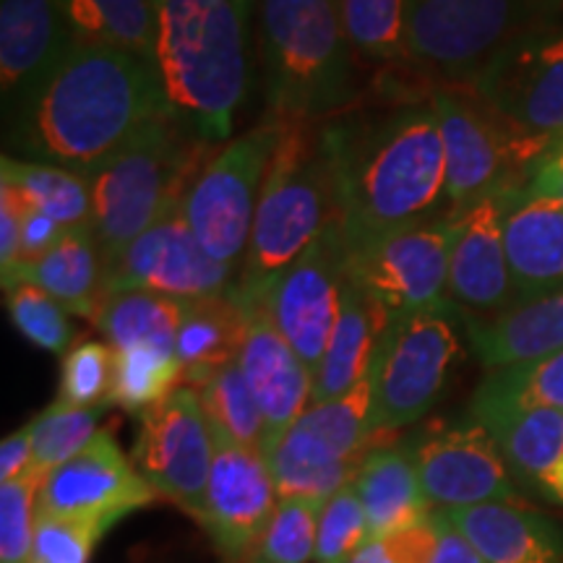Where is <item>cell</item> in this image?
Wrapping results in <instances>:
<instances>
[{"label":"cell","mask_w":563,"mask_h":563,"mask_svg":"<svg viewBox=\"0 0 563 563\" xmlns=\"http://www.w3.org/2000/svg\"><path fill=\"white\" fill-rule=\"evenodd\" d=\"M344 241L452 220L433 100L350 115L321 129Z\"/></svg>","instance_id":"6da1fadb"},{"label":"cell","mask_w":563,"mask_h":563,"mask_svg":"<svg viewBox=\"0 0 563 563\" xmlns=\"http://www.w3.org/2000/svg\"><path fill=\"white\" fill-rule=\"evenodd\" d=\"M162 115L173 112L152 63L76 42L5 136L24 159L89 175Z\"/></svg>","instance_id":"7a4b0ae2"},{"label":"cell","mask_w":563,"mask_h":563,"mask_svg":"<svg viewBox=\"0 0 563 563\" xmlns=\"http://www.w3.org/2000/svg\"><path fill=\"white\" fill-rule=\"evenodd\" d=\"M154 68L183 129L222 144L249 89L256 0H152Z\"/></svg>","instance_id":"3957f363"},{"label":"cell","mask_w":563,"mask_h":563,"mask_svg":"<svg viewBox=\"0 0 563 563\" xmlns=\"http://www.w3.org/2000/svg\"><path fill=\"white\" fill-rule=\"evenodd\" d=\"M256 26L272 115L323 121L347 108L355 51L340 0H256Z\"/></svg>","instance_id":"277c9868"},{"label":"cell","mask_w":563,"mask_h":563,"mask_svg":"<svg viewBox=\"0 0 563 563\" xmlns=\"http://www.w3.org/2000/svg\"><path fill=\"white\" fill-rule=\"evenodd\" d=\"M311 123L282 118V136L266 173L235 292L262 298L266 287L334 222L332 175L321 131H313Z\"/></svg>","instance_id":"5b68a950"},{"label":"cell","mask_w":563,"mask_h":563,"mask_svg":"<svg viewBox=\"0 0 563 563\" xmlns=\"http://www.w3.org/2000/svg\"><path fill=\"white\" fill-rule=\"evenodd\" d=\"M203 144L175 121L162 115L146 123L115 157L87 175L91 188V230L102 251V266L125 245L180 203L196 175Z\"/></svg>","instance_id":"8992f818"},{"label":"cell","mask_w":563,"mask_h":563,"mask_svg":"<svg viewBox=\"0 0 563 563\" xmlns=\"http://www.w3.org/2000/svg\"><path fill=\"white\" fill-rule=\"evenodd\" d=\"M378 439L371 376L342 397L311 405L264 452L279 498L329 501L355 481Z\"/></svg>","instance_id":"52a82bcc"},{"label":"cell","mask_w":563,"mask_h":563,"mask_svg":"<svg viewBox=\"0 0 563 563\" xmlns=\"http://www.w3.org/2000/svg\"><path fill=\"white\" fill-rule=\"evenodd\" d=\"M555 0H410V63L473 84L493 55L555 16Z\"/></svg>","instance_id":"ba28073f"},{"label":"cell","mask_w":563,"mask_h":563,"mask_svg":"<svg viewBox=\"0 0 563 563\" xmlns=\"http://www.w3.org/2000/svg\"><path fill=\"white\" fill-rule=\"evenodd\" d=\"M282 136V118L272 115L243 136L228 141L183 196V214L211 258L241 274L266 173Z\"/></svg>","instance_id":"9c48e42d"},{"label":"cell","mask_w":563,"mask_h":563,"mask_svg":"<svg viewBox=\"0 0 563 563\" xmlns=\"http://www.w3.org/2000/svg\"><path fill=\"white\" fill-rule=\"evenodd\" d=\"M456 308L391 319L373 357V431L389 435L418 422L446 389L462 355Z\"/></svg>","instance_id":"30bf717a"},{"label":"cell","mask_w":563,"mask_h":563,"mask_svg":"<svg viewBox=\"0 0 563 563\" xmlns=\"http://www.w3.org/2000/svg\"><path fill=\"white\" fill-rule=\"evenodd\" d=\"M439 115L452 220L493 188H527L543 152L511 131L470 84H443L431 95Z\"/></svg>","instance_id":"8fae6325"},{"label":"cell","mask_w":563,"mask_h":563,"mask_svg":"<svg viewBox=\"0 0 563 563\" xmlns=\"http://www.w3.org/2000/svg\"><path fill=\"white\" fill-rule=\"evenodd\" d=\"M454 220L412 224L347 243V277L391 319L454 308L449 251Z\"/></svg>","instance_id":"7c38bea8"},{"label":"cell","mask_w":563,"mask_h":563,"mask_svg":"<svg viewBox=\"0 0 563 563\" xmlns=\"http://www.w3.org/2000/svg\"><path fill=\"white\" fill-rule=\"evenodd\" d=\"M475 95L525 141L563 136V24L548 21L517 37L470 84Z\"/></svg>","instance_id":"4fadbf2b"},{"label":"cell","mask_w":563,"mask_h":563,"mask_svg":"<svg viewBox=\"0 0 563 563\" xmlns=\"http://www.w3.org/2000/svg\"><path fill=\"white\" fill-rule=\"evenodd\" d=\"M214 460V433L203 412L199 391L178 386L162 402L139 415L133 464L154 493L196 522L203 519L207 485Z\"/></svg>","instance_id":"5bb4252c"},{"label":"cell","mask_w":563,"mask_h":563,"mask_svg":"<svg viewBox=\"0 0 563 563\" xmlns=\"http://www.w3.org/2000/svg\"><path fill=\"white\" fill-rule=\"evenodd\" d=\"M238 272L211 258L173 203L150 230L102 266V292H154L175 300H203L235 287Z\"/></svg>","instance_id":"9a60e30c"},{"label":"cell","mask_w":563,"mask_h":563,"mask_svg":"<svg viewBox=\"0 0 563 563\" xmlns=\"http://www.w3.org/2000/svg\"><path fill=\"white\" fill-rule=\"evenodd\" d=\"M347 279V243L336 220L262 295L274 327L308 368L319 371L340 316Z\"/></svg>","instance_id":"2e32d148"},{"label":"cell","mask_w":563,"mask_h":563,"mask_svg":"<svg viewBox=\"0 0 563 563\" xmlns=\"http://www.w3.org/2000/svg\"><path fill=\"white\" fill-rule=\"evenodd\" d=\"M214 433V460L203 506V530L228 561H251L279 504L269 460L262 449Z\"/></svg>","instance_id":"e0dca14e"},{"label":"cell","mask_w":563,"mask_h":563,"mask_svg":"<svg viewBox=\"0 0 563 563\" xmlns=\"http://www.w3.org/2000/svg\"><path fill=\"white\" fill-rule=\"evenodd\" d=\"M422 493L433 509L517 501L509 462L475 418L431 428L412 441Z\"/></svg>","instance_id":"ac0fdd59"},{"label":"cell","mask_w":563,"mask_h":563,"mask_svg":"<svg viewBox=\"0 0 563 563\" xmlns=\"http://www.w3.org/2000/svg\"><path fill=\"white\" fill-rule=\"evenodd\" d=\"M525 188L501 186L454 217L449 251V300L456 311L490 319L519 302L504 243V220Z\"/></svg>","instance_id":"d6986e66"},{"label":"cell","mask_w":563,"mask_h":563,"mask_svg":"<svg viewBox=\"0 0 563 563\" xmlns=\"http://www.w3.org/2000/svg\"><path fill=\"white\" fill-rule=\"evenodd\" d=\"M157 493L136 464L121 452L108 431H100L79 454L42 481L37 514L95 519L115 527L131 511L150 506Z\"/></svg>","instance_id":"ffe728a7"},{"label":"cell","mask_w":563,"mask_h":563,"mask_svg":"<svg viewBox=\"0 0 563 563\" xmlns=\"http://www.w3.org/2000/svg\"><path fill=\"white\" fill-rule=\"evenodd\" d=\"M76 45L58 0H0V89L5 123L53 79Z\"/></svg>","instance_id":"44dd1931"},{"label":"cell","mask_w":563,"mask_h":563,"mask_svg":"<svg viewBox=\"0 0 563 563\" xmlns=\"http://www.w3.org/2000/svg\"><path fill=\"white\" fill-rule=\"evenodd\" d=\"M235 290V287H232ZM243 306L245 332L238 352L245 382L266 422V449L311 407L313 371L300 361L292 344L274 327L264 298L235 292Z\"/></svg>","instance_id":"7402d4cb"},{"label":"cell","mask_w":563,"mask_h":563,"mask_svg":"<svg viewBox=\"0 0 563 563\" xmlns=\"http://www.w3.org/2000/svg\"><path fill=\"white\" fill-rule=\"evenodd\" d=\"M506 258L519 302L563 287V201L519 191L504 220Z\"/></svg>","instance_id":"603a6c76"},{"label":"cell","mask_w":563,"mask_h":563,"mask_svg":"<svg viewBox=\"0 0 563 563\" xmlns=\"http://www.w3.org/2000/svg\"><path fill=\"white\" fill-rule=\"evenodd\" d=\"M485 563H563V532L517 501L439 509Z\"/></svg>","instance_id":"cb8c5ba5"},{"label":"cell","mask_w":563,"mask_h":563,"mask_svg":"<svg viewBox=\"0 0 563 563\" xmlns=\"http://www.w3.org/2000/svg\"><path fill=\"white\" fill-rule=\"evenodd\" d=\"M473 350L488 371L540 361L563 350V287L543 298L517 302L509 311L464 319Z\"/></svg>","instance_id":"d4e9b609"},{"label":"cell","mask_w":563,"mask_h":563,"mask_svg":"<svg viewBox=\"0 0 563 563\" xmlns=\"http://www.w3.org/2000/svg\"><path fill=\"white\" fill-rule=\"evenodd\" d=\"M371 525V540H386L412 530L435 511L422 493L412 441L376 446L352 481Z\"/></svg>","instance_id":"484cf974"},{"label":"cell","mask_w":563,"mask_h":563,"mask_svg":"<svg viewBox=\"0 0 563 563\" xmlns=\"http://www.w3.org/2000/svg\"><path fill=\"white\" fill-rule=\"evenodd\" d=\"M386 327H389V316L350 277L344 279L340 316L313 376L311 405L342 397L371 376L373 357H376Z\"/></svg>","instance_id":"4316f807"},{"label":"cell","mask_w":563,"mask_h":563,"mask_svg":"<svg viewBox=\"0 0 563 563\" xmlns=\"http://www.w3.org/2000/svg\"><path fill=\"white\" fill-rule=\"evenodd\" d=\"M19 282H30L66 308L68 313L97 319L104 292H102V251L97 243L91 224L68 228L63 238L37 262L19 266L13 274L11 290Z\"/></svg>","instance_id":"83f0119b"},{"label":"cell","mask_w":563,"mask_h":563,"mask_svg":"<svg viewBox=\"0 0 563 563\" xmlns=\"http://www.w3.org/2000/svg\"><path fill=\"white\" fill-rule=\"evenodd\" d=\"M243 332L245 316L235 290L188 302L175 340L183 386L201 389L217 371L235 363Z\"/></svg>","instance_id":"f1b7e54d"},{"label":"cell","mask_w":563,"mask_h":563,"mask_svg":"<svg viewBox=\"0 0 563 563\" xmlns=\"http://www.w3.org/2000/svg\"><path fill=\"white\" fill-rule=\"evenodd\" d=\"M475 420L488 428L514 473L543 490L563 462V415L548 407H527L485 412Z\"/></svg>","instance_id":"f546056e"},{"label":"cell","mask_w":563,"mask_h":563,"mask_svg":"<svg viewBox=\"0 0 563 563\" xmlns=\"http://www.w3.org/2000/svg\"><path fill=\"white\" fill-rule=\"evenodd\" d=\"M188 300L165 298V295L118 292L102 300L95 323L115 352L133 347L175 352Z\"/></svg>","instance_id":"4dcf8cb0"},{"label":"cell","mask_w":563,"mask_h":563,"mask_svg":"<svg viewBox=\"0 0 563 563\" xmlns=\"http://www.w3.org/2000/svg\"><path fill=\"white\" fill-rule=\"evenodd\" d=\"M58 3L76 42L118 47L154 66L152 0H58Z\"/></svg>","instance_id":"1f68e13d"},{"label":"cell","mask_w":563,"mask_h":563,"mask_svg":"<svg viewBox=\"0 0 563 563\" xmlns=\"http://www.w3.org/2000/svg\"><path fill=\"white\" fill-rule=\"evenodd\" d=\"M0 183L11 188L24 207L42 211L60 228L68 230L91 222V188L87 175L3 154Z\"/></svg>","instance_id":"d6a6232c"},{"label":"cell","mask_w":563,"mask_h":563,"mask_svg":"<svg viewBox=\"0 0 563 563\" xmlns=\"http://www.w3.org/2000/svg\"><path fill=\"white\" fill-rule=\"evenodd\" d=\"M527 407L563 412V350L540 361L490 371L470 402V418Z\"/></svg>","instance_id":"836d02e7"},{"label":"cell","mask_w":563,"mask_h":563,"mask_svg":"<svg viewBox=\"0 0 563 563\" xmlns=\"http://www.w3.org/2000/svg\"><path fill=\"white\" fill-rule=\"evenodd\" d=\"M352 51L376 66L410 63L407 16L410 0H340Z\"/></svg>","instance_id":"e575fe53"},{"label":"cell","mask_w":563,"mask_h":563,"mask_svg":"<svg viewBox=\"0 0 563 563\" xmlns=\"http://www.w3.org/2000/svg\"><path fill=\"white\" fill-rule=\"evenodd\" d=\"M199 399L203 412H207L209 426L220 428L230 439L245 443V446L262 449L266 446V422L258 410L256 397H253L249 382H245L241 365L230 363L217 371L207 384L201 386Z\"/></svg>","instance_id":"d590c367"},{"label":"cell","mask_w":563,"mask_h":563,"mask_svg":"<svg viewBox=\"0 0 563 563\" xmlns=\"http://www.w3.org/2000/svg\"><path fill=\"white\" fill-rule=\"evenodd\" d=\"M115 386L112 405L133 415L146 412L167 394L183 386V368L178 352H162L154 347H133L115 352Z\"/></svg>","instance_id":"8d00e7d4"},{"label":"cell","mask_w":563,"mask_h":563,"mask_svg":"<svg viewBox=\"0 0 563 563\" xmlns=\"http://www.w3.org/2000/svg\"><path fill=\"white\" fill-rule=\"evenodd\" d=\"M108 407H70L55 399L45 412L30 422L34 464L32 475L45 481L55 467L68 462L95 439L102 412Z\"/></svg>","instance_id":"74e56055"},{"label":"cell","mask_w":563,"mask_h":563,"mask_svg":"<svg viewBox=\"0 0 563 563\" xmlns=\"http://www.w3.org/2000/svg\"><path fill=\"white\" fill-rule=\"evenodd\" d=\"M323 504L327 501H319V498H279L253 559L262 563L313 561Z\"/></svg>","instance_id":"f35d334b"},{"label":"cell","mask_w":563,"mask_h":563,"mask_svg":"<svg viewBox=\"0 0 563 563\" xmlns=\"http://www.w3.org/2000/svg\"><path fill=\"white\" fill-rule=\"evenodd\" d=\"M5 308L16 327V332L30 340L34 347L66 355L74 347V327L68 321V311L53 295H47L30 282H19L5 290Z\"/></svg>","instance_id":"ab89813d"},{"label":"cell","mask_w":563,"mask_h":563,"mask_svg":"<svg viewBox=\"0 0 563 563\" xmlns=\"http://www.w3.org/2000/svg\"><path fill=\"white\" fill-rule=\"evenodd\" d=\"M115 350L108 342H79L63 355L58 402L70 407H110L115 386Z\"/></svg>","instance_id":"60d3db41"},{"label":"cell","mask_w":563,"mask_h":563,"mask_svg":"<svg viewBox=\"0 0 563 563\" xmlns=\"http://www.w3.org/2000/svg\"><path fill=\"white\" fill-rule=\"evenodd\" d=\"M371 540V525L355 485H344L321 509L316 563H347Z\"/></svg>","instance_id":"b9f144b4"},{"label":"cell","mask_w":563,"mask_h":563,"mask_svg":"<svg viewBox=\"0 0 563 563\" xmlns=\"http://www.w3.org/2000/svg\"><path fill=\"white\" fill-rule=\"evenodd\" d=\"M40 488L34 475L0 483V563H32Z\"/></svg>","instance_id":"7bdbcfd3"},{"label":"cell","mask_w":563,"mask_h":563,"mask_svg":"<svg viewBox=\"0 0 563 563\" xmlns=\"http://www.w3.org/2000/svg\"><path fill=\"white\" fill-rule=\"evenodd\" d=\"M110 530L108 522L37 514L32 563H89L91 551Z\"/></svg>","instance_id":"ee69618b"},{"label":"cell","mask_w":563,"mask_h":563,"mask_svg":"<svg viewBox=\"0 0 563 563\" xmlns=\"http://www.w3.org/2000/svg\"><path fill=\"white\" fill-rule=\"evenodd\" d=\"M21 214L24 203L5 183H0V279L3 290L11 285L21 258Z\"/></svg>","instance_id":"f6af8a7d"},{"label":"cell","mask_w":563,"mask_h":563,"mask_svg":"<svg viewBox=\"0 0 563 563\" xmlns=\"http://www.w3.org/2000/svg\"><path fill=\"white\" fill-rule=\"evenodd\" d=\"M63 232H66V228H60V224L51 220L47 214H42V211H37V209L24 207V214H21V258H19V266H26V264L37 262V258L45 256V253L60 241Z\"/></svg>","instance_id":"bcb514c9"},{"label":"cell","mask_w":563,"mask_h":563,"mask_svg":"<svg viewBox=\"0 0 563 563\" xmlns=\"http://www.w3.org/2000/svg\"><path fill=\"white\" fill-rule=\"evenodd\" d=\"M525 191L563 201V136L551 141L548 150L534 162Z\"/></svg>","instance_id":"7dc6e473"},{"label":"cell","mask_w":563,"mask_h":563,"mask_svg":"<svg viewBox=\"0 0 563 563\" xmlns=\"http://www.w3.org/2000/svg\"><path fill=\"white\" fill-rule=\"evenodd\" d=\"M433 525H435V545L428 563H485L483 555L475 551L464 534L449 522L443 514L433 511Z\"/></svg>","instance_id":"c3c4849f"},{"label":"cell","mask_w":563,"mask_h":563,"mask_svg":"<svg viewBox=\"0 0 563 563\" xmlns=\"http://www.w3.org/2000/svg\"><path fill=\"white\" fill-rule=\"evenodd\" d=\"M34 464V446H32V428L26 422L16 433L5 435L0 443V483L21 481L32 475Z\"/></svg>","instance_id":"681fc988"},{"label":"cell","mask_w":563,"mask_h":563,"mask_svg":"<svg viewBox=\"0 0 563 563\" xmlns=\"http://www.w3.org/2000/svg\"><path fill=\"white\" fill-rule=\"evenodd\" d=\"M347 563H397L384 540H368Z\"/></svg>","instance_id":"f907efd6"},{"label":"cell","mask_w":563,"mask_h":563,"mask_svg":"<svg viewBox=\"0 0 563 563\" xmlns=\"http://www.w3.org/2000/svg\"><path fill=\"white\" fill-rule=\"evenodd\" d=\"M249 563H262V561H256V559H251V561H249Z\"/></svg>","instance_id":"816d5d0a"},{"label":"cell","mask_w":563,"mask_h":563,"mask_svg":"<svg viewBox=\"0 0 563 563\" xmlns=\"http://www.w3.org/2000/svg\"><path fill=\"white\" fill-rule=\"evenodd\" d=\"M561 415H563V412H561Z\"/></svg>","instance_id":"f5cc1de1"}]
</instances>
